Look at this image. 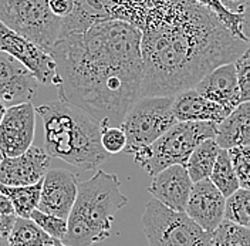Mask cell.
<instances>
[{"label":"cell","instance_id":"6da1fadb","mask_svg":"<svg viewBox=\"0 0 250 246\" xmlns=\"http://www.w3.org/2000/svg\"><path fill=\"white\" fill-rule=\"evenodd\" d=\"M142 31L124 20H104L60 36L50 54L57 64L59 98L101 125L121 127L141 97Z\"/></svg>","mask_w":250,"mask_h":246},{"label":"cell","instance_id":"7a4b0ae2","mask_svg":"<svg viewBox=\"0 0 250 246\" xmlns=\"http://www.w3.org/2000/svg\"><path fill=\"white\" fill-rule=\"evenodd\" d=\"M140 30L141 97H173L193 89L213 68L236 62L249 46L193 0L148 3Z\"/></svg>","mask_w":250,"mask_h":246},{"label":"cell","instance_id":"3957f363","mask_svg":"<svg viewBox=\"0 0 250 246\" xmlns=\"http://www.w3.org/2000/svg\"><path fill=\"white\" fill-rule=\"evenodd\" d=\"M43 121L44 150L51 158L81 169L98 168L109 154L101 145L103 125L84 110L57 100L36 108Z\"/></svg>","mask_w":250,"mask_h":246},{"label":"cell","instance_id":"277c9868","mask_svg":"<svg viewBox=\"0 0 250 246\" xmlns=\"http://www.w3.org/2000/svg\"><path fill=\"white\" fill-rule=\"evenodd\" d=\"M128 203L115 174L97 171L78 184L77 200L67 218L65 246H93L108 239L115 214Z\"/></svg>","mask_w":250,"mask_h":246},{"label":"cell","instance_id":"5b68a950","mask_svg":"<svg viewBox=\"0 0 250 246\" xmlns=\"http://www.w3.org/2000/svg\"><path fill=\"white\" fill-rule=\"evenodd\" d=\"M218 124L209 121H176L146 148L134 154V161L154 177L171 165L187 167L195 148L205 139L216 138Z\"/></svg>","mask_w":250,"mask_h":246},{"label":"cell","instance_id":"8992f818","mask_svg":"<svg viewBox=\"0 0 250 246\" xmlns=\"http://www.w3.org/2000/svg\"><path fill=\"white\" fill-rule=\"evenodd\" d=\"M142 225L149 246H212L210 233L187 212L172 211L155 198L145 205Z\"/></svg>","mask_w":250,"mask_h":246},{"label":"cell","instance_id":"52a82bcc","mask_svg":"<svg viewBox=\"0 0 250 246\" xmlns=\"http://www.w3.org/2000/svg\"><path fill=\"white\" fill-rule=\"evenodd\" d=\"M0 20L48 53L59 40L64 23L53 15L48 0H0Z\"/></svg>","mask_w":250,"mask_h":246},{"label":"cell","instance_id":"ba28073f","mask_svg":"<svg viewBox=\"0 0 250 246\" xmlns=\"http://www.w3.org/2000/svg\"><path fill=\"white\" fill-rule=\"evenodd\" d=\"M172 103L173 97L169 95H151L140 97L132 104L121 124L126 135V154L149 147L176 123Z\"/></svg>","mask_w":250,"mask_h":246},{"label":"cell","instance_id":"9c48e42d","mask_svg":"<svg viewBox=\"0 0 250 246\" xmlns=\"http://www.w3.org/2000/svg\"><path fill=\"white\" fill-rule=\"evenodd\" d=\"M0 51L20 62L43 86H59L57 64L53 56L0 20Z\"/></svg>","mask_w":250,"mask_h":246},{"label":"cell","instance_id":"30bf717a","mask_svg":"<svg viewBox=\"0 0 250 246\" xmlns=\"http://www.w3.org/2000/svg\"><path fill=\"white\" fill-rule=\"evenodd\" d=\"M36 117L37 112L31 103L7 107L0 124L1 157H17L30 148L36 133Z\"/></svg>","mask_w":250,"mask_h":246},{"label":"cell","instance_id":"8fae6325","mask_svg":"<svg viewBox=\"0 0 250 246\" xmlns=\"http://www.w3.org/2000/svg\"><path fill=\"white\" fill-rule=\"evenodd\" d=\"M78 184L76 174L62 168H50L43 179L37 209L67 219L77 200Z\"/></svg>","mask_w":250,"mask_h":246},{"label":"cell","instance_id":"7c38bea8","mask_svg":"<svg viewBox=\"0 0 250 246\" xmlns=\"http://www.w3.org/2000/svg\"><path fill=\"white\" fill-rule=\"evenodd\" d=\"M51 159L44 148L34 145L21 155L3 157L0 161V182L7 186L37 184L44 179Z\"/></svg>","mask_w":250,"mask_h":246},{"label":"cell","instance_id":"4fadbf2b","mask_svg":"<svg viewBox=\"0 0 250 246\" xmlns=\"http://www.w3.org/2000/svg\"><path fill=\"white\" fill-rule=\"evenodd\" d=\"M226 197L209 178L192 186L185 212L202 229L212 233L225 219Z\"/></svg>","mask_w":250,"mask_h":246},{"label":"cell","instance_id":"5bb4252c","mask_svg":"<svg viewBox=\"0 0 250 246\" xmlns=\"http://www.w3.org/2000/svg\"><path fill=\"white\" fill-rule=\"evenodd\" d=\"M40 83L30 71L4 51H0V100L7 106L31 103Z\"/></svg>","mask_w":250,"mask_h":246},{"label":"cell","instance_id":"9a60e30c","mask_svg":"<svg viewBox=\"0 0 250 246\" xmlns=\"http://www.w3.org/2000/svg\"><path fill=\"white\" fill-rule=\"evenodd\" d=\"M192 186L193 181L187 167L171 165L152 177L148 191L156 201L172 211L185 212Z\"/></svg>","mask_w":250,"mask_h":246},{"label":"cell","instance_id":"2e32d148","mask_svg":"<svg viewBox=\"0 0 250 246\" xmlns=\"http://www.w3.org/2000/svg\"><path fill=\"white\" fill-rule=\"evenodd\" d=\"M193 89L208 100L226 108L229 112L242 104L234 63H226L213 68Z\"/></svg>","mask_w":250,"mask_h":246},{"label":"cell","instance_id":"e0dca14e","mask_svg":"<svg viewBox=\"0 0 250 246\" xmlns=\"http://www.w3.org/2000/svg\"><path fill=\"white\" fill-rule=\"evenodd\" d=\"M172 111L176 121H209L216 124L230 114L226 108L208 100L195 89L173 95Z\"/></svg>","mask_w":250,"mask_h":246},{"label":"cell","instance_id":"ac0fdd59","mask_svg":"<svg viewBox=\"0 0 250 246\" xmlns=\"http://www.w3.org/2000/svg\"><path fill=\"white\" fill-rule=\"evenodd\" d=\"M216 142L220 148L250 147V103H242L218 124Z\"/></svg>","mask_w":250,"mask_h":246},{"label":"cell","instance_id":"d6986e66","mask_svg":"<svg viewBox=\"0 0 250 246\" xmlns=\"http://www.w3.org/2000/svg\"><path fill=\"white\" fill-rule=\"evenodd\" d=\"M220 150L222 148L219 147L215 138L205 139L202 144H199L195 148L187 164L189 177L193 181V184L210 178V174L216 164Z\"/></svg>","mask_w":250,"mask_h":246},{"label":"cell","instance_id":"ffe728a7","mask_svg":"<svg viewBox=\"0 0 250 246\" xmlns=\"http://www.w3.org/2000/svg\"><path fill=\"white\" fill-rule=\"evenodd\" d=\"M6 244L7 246H53L54 239L30 218L17 216Z\"/></svg>","mask_w":250,"mask_h":246},{"label":"cell","instance_id":"44dd1931","mask_svg":"<svg viewBox=\"0 0 250 246\" xmlns=\"http://www.w3.org/2000/svg\"><path fill=\"white\" fill-rule=\"evenodd\" d=\"M42 186H43V181L27 186H7L0 182V191L10 198L15 206L16 215L21 218H30L33 211L39 208Z\"/></svg>","mask_w":250,"mask_h":246},{"label":"cell","instance_id":"7402d4cb","mask_svg":"<svg viewBox=\"0 0 250 246\" xmlns=\"http://www.w3.org/2000/svg\"><path fill=\"white\" fill-rule=\"evenodd\" d=\"M209 179L216 185V188L226 198L230 197L233 192H236L240 188V184H239V179H237V175H236V171L233 168V164H232V159H230V155H229L228 150H223V148L220 150L216 164L213 167V171H212Z\"/></svg>","mask_w":250,"mask_h":246},{"label":"cell","instance_id":"603a6c76","mask_svg":"<svg viewBox=\"0 0 250 246\" xmlns=\"http://www.w3.org/2000/svg\"><path fill=\"white\" fill-rule=\"evenodd\" d=\"M212 246H250V228L240 226L228 219L210 233Z\"/></svg>","mask_w":250,"mask_h":246},{"label":"cell","instance_id":"cb8c5ba5","mask_svg":"<svg viewBox=\"0 0 250 246\" xmlns=\"http://www.w3.org/2000/svg\"><path fill=\"white\" fill-rule=\"evenodd\" d=\"M225 219L240 226L250 228V189L239 188L226 198Z\"/></svg>","mask_w":250,"mask_h":246},{"label":"cell","instance_id":"d4e9b609","mask_svg":"<svg viewBox=\"0 0 250 246\" xmlns=\"http://www.w3.org/2000/svg\"><path fill=\"white\" fill-rule=\"evenodd\" d=\"M193 1H196L198 4L203 6L209 12H212L222 22V24L233 34L234 37H237V39L248 43V40H246V37L243 34V16L233 15V13L228 12L222 6L220 0H193Z\"/></svg>","mask_w":250,"mask_h":246},{"label":"cell","instance_id":"484cf974","mask_svg":"<svg viewBox=\"0 0 250 246\" xmlns=\"http://www.w3.org/2000/svg\"><path fill=\"white\" fill-rule=\"evenodd\" d=\"M30 219L34 221L54 241H62V239L67 233V219L42 212L40 209H34L30 215Z\"/></svg>","mask_w":250,"mask_h":246},{"label":"cell","instance_id":"4316f807","mask_svg":"<svg viewBox=\"0 0 250 246\" xmlns=\"http://www.w3.org/2000/svg\"><path fill=\"white\" fill-rule=\"evenodd\" d=\"M228 151L230 155L240 188L250 189V147H236Z\"/></svg>","mask_w":250,"mask_h":246},{"label":"cell","instance_id":"83f0119b","mask_svg":"<svg viewBox=\"0 0 250 246\" xmlns=\"http://www.w3.org/2000/svg\"><path fill=\"white\" fill-rule=\"evenodd\" d=\"M234 66L240 90V101L250 103V46L236 59Z\"/></svg>","mask_w":250,"mask_h":246},{"label":"cell","instance_id":"f1b7e54d","mask_svg":"<svg viewBox=\"0 0 250 246\" xmlns=\"http://www.w3.org/2000/svg\"><path fill=\"white\" fill-rule=\"evenodd\" d=\"M101 145L109 155L120 154L125 151L126 147V135L121 127L103 125L101 131Z\"/></svg>","mask_w":250,"mask_h":246},{"label":"cell","instance_id":"f546056e","mask_svg":"<svg viewBox=\"0 0 250 246\" xmlns=\"http://www.w3.org/2000/svg\"><path fill=\"white\" fill-rule=\"evenodd\" d=\"M48 6L53 15L64 20L74 12L76 0H48Z\"/></svg>","mask_w":250,"mask_h":246},{"label":"cell","instance_id":"4dcf8cb0","mask_svg":"<svg viewBox=\"0 0 250 246\" xmlns=\"http://www.w3.org/2000/svg\"><path fill=\"white\" fill-rule=\"evenodd\" d=\"M17 215H3L0 214V241L6 242L10 232L13 229Z\"/></svg>","mask_w":250,"mask_h":246},{"label":"cell","instance_id":"1f68e13d","mask_svg":"<svg viewBox=\"0 0 250 246\" xmlns=\"http://www.w3.org/2000/svg\"><path fill=\"white\" fill-rule=\"evenodd\" d=\"M220 3L228 12L233 15H243L250 0H220Z\"/></svg>","mask_w":250,"mask_h":246},{"label":"cell","instance_id":"d6a6232c","mask_svg":"<svg viewBox=\"0 0 250 246\" xmlns=\"http://www.w3.org/2000/svg\"><path fill=\"white\" fill-rule=\"evenodd\" d=\"M0 214L3 215H15V206L10 198L0 191Z\"/></svg>","mask_w":250,"mask_h":246},{"label":"cell","instance_id":"836d02e7","mask_svg":"<svg viewBox=\"0 0 250 246\" xmlns=\"http://www.w3.org/2000/svg\"><path fill=\"white\" fill-rule=\"evenodd\" d=\"M242 16H243V34L248 40V45L250 46V3Z\"/></svg>","mask_w":250,"mask_h":246},{"label":"cell","instance_id":"e575fe53","mask_svg":"<svg viewBox=\"0 0 250 246\" xmlns=\"http://www.w3.org/2000/svg\"><path fill=\"white\" fill-rule=\"evenodd\" d=\"M6 111H7V106L0 100V124L3 121V118H4V114H6Z\"/></svg>","mask_w":250,"mask_h":246},{"label":"cell","instance_id":"d590c367","mask_svg":"<svg viewBox=\"0 0 250 246\" xmlns=\"http://www.w3.org/2000/svg\"><path fill=\"white\" fill-rule=\"evenodd\" d=\"M53 246H65V245L62 244V241H54V244H53Z\"/></svg>","mask_w":250,"mask_h":246},{"label":"cell","instance_id":"8d00e7d4","mask_svg":"<svg viewBox=\"0 0 250 246\" xmlns=\"http://www.w3.org/2000/svg\"><path fill=\"white\" fill-rule=\"evenodd\" d=\"M142 1H145V3H154V1H158V0H142Z\"/></svg>","mask_w":250,"mask_h":246},{"label":"cell","instance_id":"74e56055","mask_svg":"<svg viewBox=\"0 0 250 246\" xmlns=\"http://www.w3.org/2000/svg\"><path fill=\"white\" fill-rule=\"evenodd\" d=\"M0 246H7V244H6V242H3V241H0Z\"/></svg>","mask_w":250,"mask_h":246},{"label":"cell","instance_id":"f35d334b","mask_svg":"<svg viewBox=\"0 0 250 246\" xmlns=\"http://www.w3.org/2000/svg\"><path fill=\"white\" fill-rule=\"evenodd\" d=\"M1 158H3V157H1V153H0V161H1Z\"/></svg>","mask_w":250,"mask_h":246}]
</instances>
